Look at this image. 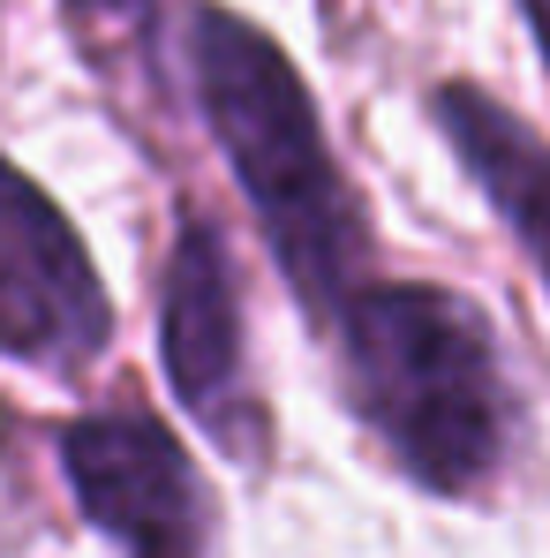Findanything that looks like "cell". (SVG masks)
Listing matches in <instances>:
<instances>
[{
  "label": "cell",
  "instance_id": "1",
  "mask_svg": "<svg viewBox=\"0 0 550 558\" xmlns=\"http://www.w3.org/2000/svg\"><path fill=\"white\" fill-rule=\"evenodd\" d=\"M174 38H182L188 106L227 182L242 189V211L279 287L294 294L309 340H325V325L377 279V250H384L363 182L347 174L309 76L257 15L227 0H182Z\"/></svg>",
  "mask_w": 550,
  "mask_h": 558
},
{
  "label": "cell",
  "instance_id": "2",
  "mask_svg": "<svg viewBox=\"0 0 550 558\" xmlns=\"http://www.w3.org/2000/svg\"><path fill=\"white\" fill-rule=\"evenodd\" d=\"M340 408L369 453L438 506H482L521 461V385L490 310L423 272H377L325 325Z\"/></svg>",
  "mask_w": 550,
  "mask_h": 558
},
{
  "label": "cell",
  "instance_id": "3",
  "mask_svg": "<svg viewBox=\"0 0 550 558\" xmlns=\"http://www.w3.org/2000/svg\"><path fill=\"white\" fill-rule=\"evenodd\" d=\"M159 377L204 430V446L242 475L272 468V400L257 385V340H249V287L219 211L182 204L167 257H159Z\"/></svg>",
  "mask_w": 550,
  "mask_h": 558
},
{
  "label": "cell",
  "instance_id": "4",
  "mask_svg": "<svg viewBox=\"0 0 550 558\" xmlns=\"http://www.w3.org/2000/svg\"><path fill=\"white\" fill-rule=\"evenodd\" d=\"M61 483L113 558H219L227 513L188 438L144 400H106L53 423Z\"/></svg>",
  "mask_w": 550,
  "mask_h": 558
},
{
  "label": "cell",
  "instance_id": "5",
  "mask_svg": "<svg viewBox=\"0 0 550 558\" xmlns=\"http://www.w3.org/2000/svg\"><path fill=\"white\" fill-rule=\"evenodd\" d=\"M113 287L84 227L0 151V363L84 385L113 355Z\"/></svg>",
  "mask_w": 550,
  "mask_h": 558
},
{
  "label": "cell",
  "instance_id": "6",
  "mask_svg": "<svg viewBox=\"0 0 550 558\" xmlns=\"http://www.w3.org/2000/svg\"><path fill=\"white\" fill-rule=\"evenodd\" d=\"M423 113L438 129V144L453 151V167L475 182L490 204V219L505 227V242L521 250V265L550 294V136L490 84L475 76H438L423 92Z\"/></svg>",
  "mask_w": 550,
  "mask_h": 558
},
{
  "label": "cell",
  "instance_id": "7",
  "mask_svg": "<svg viewBox=\"0 0 550 558\" xmlns=\"http://www.w3.org/2000/svg\"><path fill=\"white\" fill-rule=\"evenodd\" d=\"M61 15H69V31L106 61V53H159L174 0H61Z\"/></svg>",
  "mask_w": 550,
  "mask_h": 558
},
{
  "label": "cell",
  "instance_id": "8",
  "mask_svg": "<svg viewBox=\"0 0 550 558\" xmlns=\"http://www.w3.org/2000/svg\"><path fill=\"white\" fill-rule=\"evenodd\" d=\"M513 8H521V31H528V46H536V61L550 76V0H513Z\"/></svg>",
  "mask_w": 550,
  "mask_h": 558
},
{
  "label": "cell",
  "instance_id": "9",
  "mask_svg": "<svg viewBox=\"0 0 550 558\" xmlns=\"http://www.w3.org/2000/svg\"><path fill=\"white\" fill-rule=\"evenodd\" d=\"M317 8H325V15H340V8H347V0H317Z\"/></svg>",
  "mask_w": 550,
  "mask_h": 558
}]
</instances>
